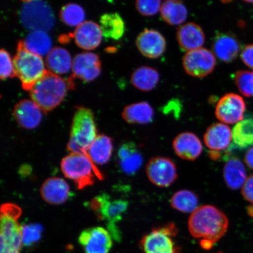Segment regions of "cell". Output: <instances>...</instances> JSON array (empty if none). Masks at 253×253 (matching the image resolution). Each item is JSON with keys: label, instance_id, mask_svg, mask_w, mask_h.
Wrapping results in <instances>:
<instances>
[{"label": "cell", "instance_id": "7c38bea8", "mask_svg": "<svg viewBox=\"0 0 253 253\" xmlns=\"http://www.w3.org/2000/svg\"><path fill=\"white\" fill-rule=\"evenodd\" d=\"M246 109L243 97L230 93L220 98L217 103L215 115L219 121L225 124H237L243 120Z\"/></svg>", "mask_w": 253, "mask_h": 253}, {"label": "cell", "instance_id": "f546056e", "mask_svg": "<svg viewBox=\"0 0 253 253\" xmlns=\"http://www.w3.org/2000/svg\"><path fill=\"white\" fill-rule=\"evenodd\" d=\"M160 11L163 20L173 26L183 24L188 17L187 8L181 1H166L161 5Z\"/></svg>", "mask_w": 253, "mask_h": 253}, {"label": "cell", "instance_id": "8d00e7d4", "mask_svg": "<svg viewBox=\"0 0 253 253\" xmlns=\"http://www.w3.org/2000/svg\"><path fill=\"white\" fill-rule=\"evenodd\" d=\"M0 77L2 80L15 77L13 60L5 49H2L0 51Z\"/></svg>", "mask_w": 253, "mask_h": 253}, {"label": "cell", "instance_id": "4316f807", "mask_svg": "<svg viewBox=\"0 0 253 253\" xmlns=\"http://www.w3.org/2000/svg\"><path fill=\"white\" fill-rule=\"evenodd\" d=\"M122 116L130 124L147 125L153 122L154 111L149 103L141 102L126 106Z\"/></svg>", "mask_w": 253, "mask_h": 253}, {"label": "cell", "instance_id": "ffe728a7", "mask_svg": "<svg viewBox=\"0 0 253 253\" xmlns=\"http://www.w3.org/2000/svg\"><path fill=\"white\" fill-rule=\"evenodd\" d=\"M118 157L120 169L129 175H135L143 163V158L133 142H125L120 145Z\"/></svg>", "mask_w": 253, "mask_h": 253}, {"label": "cell", "instance_id": "4fadbf2b", "mask_svg": "<svg viewBox=\"0 0 253 253\" xmlns=\"http://www.w3.org/2000/svg\"><path fill=\"white\" fill-rule=\"evenodd\" d=\"M78 240L86 253H109L113 246L109 231L100 227L84 230Z\"/></svg>", "mask_w": 253, "mask_h": 253}, {"label": "cell", "instance_id": "52a82bcc", "mask_svg": "<svg viewBox=\"0 0 253 253\" xmlns=\"http://www.w3.org/2000/svg\"><path fill=\"white\" fill-rule=\"evenodd\" d=\"M61 166L63 175L72 180L79 189L93 185L95 176L103 178L102 174L86 155L71 153L63 158Z\"/></svg>", "mask_w": 253, "mask_h": 253}, {"label": "cell", "instance_id": "277c9868", "mask_svg": "<svg viewBox=\"0 0 253 253\" xmlns=\"http://www.w3.org/2000/svg\"><path fill=\"white\" fill-rule=\"evenodd\" d=\"M13 63L15 77L20 79L22 87L25 90L30 91L47 72L42 57L28 50L23 41L18 43Z\"/></svg>", "mask_w": 253, "mask_h": 253}, {"label": "cell", "instance_id": "6da1fadb", "mask_svg": "<svg viewBox=\"0 0 253 253\" xmlns=\"http://www.w3.org/2000/svg\"><path fill=\"white\" fill-rule=\"evenodd\" d=\"M229 220L219 209L211 205L198 207L189 218L190 233L195 238L201 239L204 249H210L227 232Z\"/></svg>", "mask_w": 253, "mask_h": 253}, {"label": "cell", "instance_id": "7402d4cb", "mask_svg": "<svg viewBox=\"0 0 253 253\" xmlns=\"http://www.w3.org/2000/svg\"><path fill=\"white\" fill-rule=\"evenodd\" d=\"M233 139L232 131L224 123L211 125L204 135V142L211 151L219 152L227 149Z\"/></svg>", "mask_w": 253, "mask_h": 253}, {"label": "cell", "instance_id": "30bf717a", "mask_svg": "<svg viewBox=\"0 0 253 253\" xmlns=\"http://www.w3.org/2000/svg\"><path fill=\"white\" fill-rule=\"evenodd\" d=\"M182 63L188 75L201 78L207 77L214 71L216 61L213 52L201 47L186 52L183 56Z\"/></svg>", "mask_w": 253, "mask_h": 253}, {"label": "cell", "instance_id": "5b68a950", "mask_svg": "<svg viewBox=\"0 0 253 253\" xmlns=\"http://www.w3.org/2000/svg\"><path fill=\"white\" fill-rule=\"evenodd\" d=\"M21 209L14 204L6 203L1 207V252L20 253L23 245L22 226L18 222Z\"/></svg>", "mask_w": 253, "mask_h": 253}, {"label": "cell", "instance_id": "5bb4252c", "mask_svg": "<svg viewBox=\"0 0 253 253\" xmlns=\"http://www.w3.org/2000/svg\"><path fill=\"white\" fill-rule=\"evenodd\" d=\"M72 70L74 78L87 82L94 81L101 72L99 56L92 52L79 53L73 60Z\"/></svg>", "mask_w": 253, "mask_h": 253}, {"label": "cell", "instance_id": "d4e9b609", "mask_svg": "<svg viewBox=\"0 0 253 253\" xmlns=\"http://www.w3.org/2000/svg\"><path fill=\"white\" fill-rule=\"evenodd\" d=\"M46 64L48 71L53 74L64 75L72 68L73 60L67 50L55 47L47 55Z\"/></svg>", "mask_w": 253, "mask_h": 253}, {"label": "cell", "instance_id": "cb8c5ba5", "mask_svg": "<svg viewBox=\"0 0 253 253\" xmlns=\"http://www.w3.org/2000/svg\"><path fill=\"white\" fill-rule=\"evenodd\" d=\"M113 148L112 138L106 135H99L88 147L87 156L94 165H104L109 162L112 156Z\"/></svg>", "mask_w": 253, "mask_h": 253}, {"label": "cell", "instance_id": "7bdbcfd3", "mask_svg": "<svg viewBox=\"0 0 253 253\" xmlns=\"http://www.w3.org/2000/svg\"><path fill=\"white\" fill-rule=\"evenodd\" d=\"M247 212H248L249 216L253 217V204L249 206L247 208Z\"/></svg>", "mask_w": 253, "mask_h": 253}, {"label": "cell", "instance_id": "d6986e66", "mask_svg": "<svg viewBox=\"0 0 253 253\" xmlns=\"http://www.w3.org/2000/svg\"><path fill=\"white\" fill-rule=\"evenodd\" d=\"M174 151L183 160L194 161L202 154V144L199 138L191 132L179 134L173 142Z\"/></svg>", "mask_w": 253, "mask_h": 253}, {"label": "cell", "instance_id": "ac0fdd59", "mask_svg": "<svg viewBox=\"0 0 253 253\" xmlns=\"http://www.w3.org/2000/svg\"><path fill=\"white\" fill-rule=\"evenodd\" d=\"M43 200L51 205H61L71 197L70 187L64 179L55 177L43 182L41 188Z\"/></svg>", "mask_w": 253, "mask_h": 253}, {"label": "cell", "instance_id": "b9f144b4", "mask_svg": "<svg viewBox=\"0 0 253 253\" xmlns=\"http://www.w3.org/2000/svg\"><path fill=\"white\" fill-rule=\"evenodd\" d=\"M31 169L28 166H22L20 169V175L23 176L28 175L31 172Z\"/></svg>", "mask_w": 253, "mask_h": 253}, {"label": "cell", "instance_id": "8992f818", "mask_svg": "<svg viewBox=\"0 0 253 253\" xmlns=\"http://www.w3.org/2000/svg\"><path fill=\"white\" fill-rule=\"evenodd\" d=\"M90 208L98 219L106 221L107 230L117 242L122 239V233L117 223L122 220L128 208V202L123 199L110 200V196L102 194L97 196L89 203Z\"/></svg>", "mask_w": 253, "mask_h": 253}, {"label": "cell", "instance_id": "60d3db41", "mask_svg": "<svg viewBox=\"0 0 253 253\" xmlns=\"http://www.w3.org/2000/svg\"><path fill=\"white\" fill-rule=\"evenodd\" d=\"M245 161L247 166L250 169H253V147L250 148L247 152L245 155Z\"/></svg>", "mask_w": 253, "mask_h": 253}, {"label": "cell", "instance_id": "74e56055", "mask_svg": "<svg viewBox=\"0 0 253 253\" xmlns=\"http://www.w3.org/2000/svg\"><path fill=\"white\" fill-rule=\"evenodd\" d=\"M161 1H147L140 0L135 2V7L137 11L142 15L150 17L156 15L161 10Z\"/></svg>", "mask_w": 253, "mask_h": 253}, {"label": "cell", "instance_id": "7a4b0ae2", "mask_svg": "<svg viewBox=\"0 0 253 253\" xmlns=\"http://www.w3.org/2000/svg\"><path fill=\"white\" fill-rule=\"evenodd\" d=\"M72 79L66 81L47 71L30 90V96L43 112L56 108L65 99L69 88L74 86Z\"/></svg>", "mask_w": 253, "mask_h": 253}, {"label": "cell", "instance_id": "e0dca14e", "mask_svg": "<svg viewBox=\"0 0 253 253\" xmlns=\"http://www.w3.org/2000/svg\"><path fill=\"white\" fill-rule=\"evenodd\" d=\"M42 110L33 100L20 101L14 107L13 116L22 127L34 129L39 126L42 119Z\"/></svg>", "mask_w": 253, "mask_h": 253}, {"label": "cell", "instance_id": "d590c367", "mask_svg": "<svg viewBox=\"0 0 253 253\" xmlns=\"http://www.w3.org/2000/svg\"><path fill=\"white\" fill-rule=\"evenodd\" d=\"M42 226L38 223H30L22 226L23 245L27 248L37 244L42 237Z\"/></svg>", "mask_w": 253, "mask_h": 253}, {"label": "cell", "instance_id": "2e32d148", "mask_svg": "<svg viewBox=\"0 0 253 253\" xmlns=\"http://www.w3.org/2000/svg\"><path fill=\"white\" fill-rule=\"evenodd\" d=\"M212 49L214 55L225 63L232 62L238 56L240 45L238 40L232 34L219 33L214 37Z\"/></svg>", "mask_w": 253, "mask_h": 253}, {"label": "cell", "instance_id": "f35d334b", "mask_svg": "<svg viewBox=\"0 0 253 253\" xmlns=\"http://www.w3.org/2000/svg\"><path fill=\"white\" fill-rule=\"evenodd\" d=\"M243 197L253 204V174L247 178L242 190Z\"/></svg>", "mask_w": 253, "mask_h": 253}, {"label": "cell", "instance_id": "8fae6325", "mask_svg": "<svg viewBox=\"0 0 253 253\" xmlns=\"http://www.w3.org/2000/svg\"><path fill=\"white\" fill-rule=\"evenodd\" d=\"M146 173L150 181L161 188L169 187L178 177L175 163L167 157L151 158L147 164Z\"/></svg>", "mask_w": 253, "mask_h": 253}, {"label": "cell", "instance_id": "603a6c76", "mask_svg": "<svg viewBox=\"0 0 253 253\" xmlns=\"http://www.w3.org/2000/svg\"><path fill=\"white\" fill-rule=\"evenodd\" d=\"M176 39L179 46L185 51H191L201 48L205 42L203 30L194 23L183 24L178 28Z\"/></svg>", "mask_w": 253, "mask_h": 253}, {"label": "cell", "instance_id": "1f68e13d", "mask_svg": "<svg viewBox=\"0 0 253 253\" xmlns=\"http://www.w3.org/2000/svg\"><path fill=\"white\" fill-rule=\"evenodd\" d=\"M170 201L173 209L183 213H193L198 208L197 195L189 190H181L176 192Z\"/></svg>", "mask_w": 253, "mask_h": 253}, {"label": "cell", "instance_id": "4dcf8cb0", "mask_svg": "<svg viewBox=\"0 0 253 253\" xmlns=\"http://www.w3.org/2000/svg\"><path fill=\"white\" fill-rule=\"evenodd\" d=\"M100 23L103 36L106 39L119 40L125 34V22L116 12L103 14L100 18Z\"/></svg>", "mask_w": 253, "mask_h": 253}, {"label": "cell", "instance_id": "e575fe53", "mask_svg": "<svg viewBox=\"0 0 253 253\" xmlns=\"http://www.w3.org/2000/svg\"><path fill=\"white\" fill-rule=\"evenodd\" d=\"M234 80L240 93L246 97H253V71H237Z\"/></svg>", "mask_w": 253, "mask_h": 253}, {"label": "cell", "instance_id": "836d02e7", "mask_svg": "<svg viewBox=\"0 0 253 253\" xmlns=\"http://www.w3.org/2000/svg\"><path fill=\"white\" fill-rule=\"evenodd\" d=\"M84 9L75 3H69L63 6L60 12V18L63 23L70 27H78L84 23Z\"/></svg>", "mask_w": 253, "mask_h": 253}, {"label": "cell", "instance_id": "ee69618b", "mask_svg": "<svg viewBox=\"0 0 253 253\" xmlns=\"http://www.w3.org/2000/svg\"><path fill=\"white\" fill-rule=\"evenodd\" d=\"M245 2L248 3H252V4H253V1H245Z\"/></svg>", "mask_w": 253, "mask_h": 253}, {"label": "cell", "instance_id": "f1b7e54d", "mask_svg": "<svg viewBox=\"0 0 253 253\" xmlns=\"http://www.w3.org/2000/svg\"><path fill=\"white\" fill-rule=\"evenodd\" d=\"M23 42L28 50L41 57L47 56L52 49V40L46 31H32Z\"/></svg>", "mask_w": 253, "mask_h": 253}, {"label": "cell", "instance_id": "3957f363", "mask_svg": "<svg viewBox=\"0 0 253 253\" xmlns=\"http://www.w3.org/2000/svg\"><path fill=\"white\" fill-rule=\"evenodd\" d=\"M97 136L93 112L86 107H78L73 118L68 150L71 153L84 154L87 156L88 148Z\"/></svg>", "mask_w": 253, "mask_h": 253}, {"label": "cell", "instance_id": "ab89813d", "mask_svg": "<svg viewBox=\"0 0 253 253\" xmlns=\"http://www.w3.org/2000/svg\"><path fill=\"white\" fill-rule=\"evenodd\" d=\"M240 56L246 66L253 69V44L246 45L242 50Z\"/></svg>", "mask_w": 253, "mask_h": 253}, {"label": "cell", "instance_id": "d6a6232c", "mask_svg": "<svg viewBox=\"0 0 253 253\" xmlns=\"http://www.w3.org/2000/svg\"><path fill=\"white\" fill-rule=\"evenodd\" d=\"M234 143L240 148L253 145V119L242 120L236 125L232 131Z\"/></svg>", "mask_w": 253, "mask_h": 253}, {"label": "cell", "instance_id": "9a60e30c", "mask_svg": "<svg viewBox=\"0 0 253 253\" xmlns=\"http://www.w3.org/2000/svg\"><path fill=\"white\" fill-rule=\"evenodd\" d=\"M136 45L141 54L147 58H159L166 52L167 42L165 38L159 32L145 29L138 35Z\"/></svg>", "mask_w": 253, "mask_h": 253}, {"label": "cell", "instance_id": "ba28073f", "mask_svg": "<svg viewBox=\"0 0 253 253\" xmlns=\"http://www.w3.org/2000/svg\"><path fill=\"white\" fill-rule=\"evenodd\" d=\"M20 20L28 30L49 31L55 25V17L51 7L43 1H23Z\"/></svg>", "mask_w": 253, "mask_h": 253}, {"label": "cell", "instance_id": "44dd1931", "mask_svg": "<svg viewBox=\"0 0 253 253\" xmlns=\"http://www.w3.org/2000/svg\"><path fill=\"white\" fill-rule=\"evenodd\" d=\"M76 43L84 50H93L99 46L102 40V31L99 25L88 21L79 25L74 34Z\"/></svg>", "mask_w": 253, "mask_h": 253}, {"label": "cell", "instance_id": "83f0119b", "mask_svg": "<svg viewBox=\"0 0 253 253\" xmlns=\"http://www.w3.org/2000/svg\"><path fill=\"white\" fill-rule=\"evenodd\" d=\"M159 73L149 66H140L132 73L131 82L137 89L150 91L156 88L160 81Z\"/></svg>", "mask_w": 253, "mask_h": 253}, {"label": "cell", "instance_id": "9c48e42d", "mask_svg": "<svg viewBox=\"0 0 253 253\" xmlns=\"http://www.w3.org/2000/svg\"><path fill=\"white\" fill-rule=\"evenodd\" d=\"M178 229L173 223L156 227L141 240L140 248L144 253H179L174 241Z\"/></svg>", "mask_w": 253, "mask_h": 253}, {"label": "cell", "instance_id": "f6af8a7d", "mask_svg": "<svg viewBox=\"0 0 253 253\" xmlns=\"http://www.w3.org/2000/svg\"><path fill=\"white\" fill-rule=\"evenodd\" d=\"M221 253V252H219V253Z\"/></svg>", "mask_w": 253, "mask_h": 253}, {"label": "cell", "instance_id": "484cf974", "mask_svg": "<svg viewBox=\"0 0 253 253\" xmlns=\"http://www.w3.org/2000/svg\"><path fill=\"white\" fill-rule=\"evenodd\" d=\"M226 184L233 190L243 187L247 179L246 170L239 158L232 157L227 161L223 169Z\"/></svg>", "mask_w": 253, "mask_h": 253}]
</instances>
